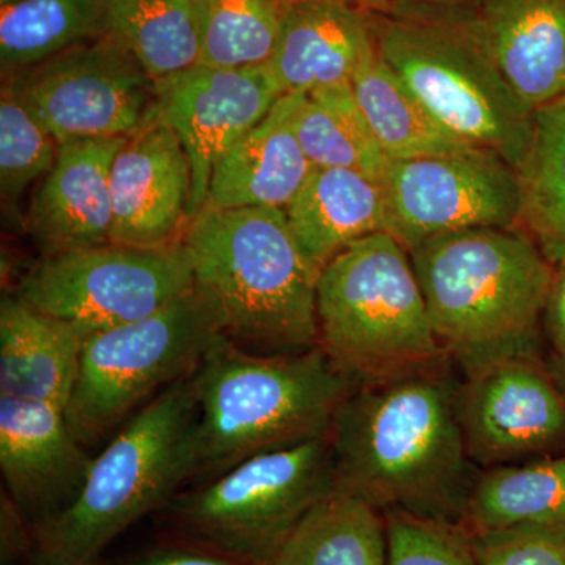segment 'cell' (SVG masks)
<instances>
[{
    "label": "cell",
    "mask_w": 565,
    "mask_h": 565,
    "mask_svg": "<svg viewBox=\"0 0 565 565\" xmlns=\"http://www.w3.org/2000/svg\"><path fill=\"white\" fill-rule=\"evenodd\" d=\"M455 364L355 386L338 405L329 441L337 489L385 512L462 523L479 470L457 416Z\"/></svg>",
    "instance_id": "obj_1"
},
{
    "label": "cell",
    "mask_w": 565,
    "mask_h": 565,
    "mask_svg": "<svg viewBox=\"0 0 565 565\" xmlns=\"http://www.w3.org/2000/svg\"><path fill=\"white\" fill-rule=\"evenodd\" d=\"M408 253L435 337L460 374L539 356L555 266L526 233L462 230Z\"/></svg>",
    "instance_id": "obj_2"
},
{
    "label": "cell",
    "mask_w": 565,
    "mask_h": 565,
    "mask_svg": "<svg viewBox=\"0 0 565 565\" xmlns=\"http://www.w3.org/2000/svg\"><path fill=\"white\" fill-rule=\"evenodd\" d=\"M193 382L200 482L253 456L329 437L338 405L355 388L318 345L299 353H258L225 332L204 353Z\"/></svg>",
    "instance_id": "obj_3"
},
{
    "label": "cell",
    "mask_w": 565,
    "mask_h": 565,
    "mask_svg": "<svg viewBox=\"0 0 565 565\" xmlns=\"http://www.w3.org/2000/svg\"><path fill=\"white\" fill-rule=\"evenodd\" d=\"M377 52L405 87L457 139L522 166L534 114L505 81L473 7L397 0L374 13Z\"/></svg>",
    "instance_id": "obj_4"
},
{
    "label": "cell",
    "mask_w": 565,
    "mask_h": 565,
    "mask_svg": "<svg viewBox=\"0 0 565 565\" xmlns=\"http://www.w3.org/2000/svg\"><path fill=\"white\" fill-rule=\"evenodd\" d=\"M182 244L195 282L221 305L226 334L258 353L318 345L316 297L322 270L305 255L278 207H203Z\"/></svg>",
    "instance_id": "obj_5"
},
{
    "label": "cell",
    "mask_w": 565,
    "mask_h": 565,
    "mask_svg": "<svg viewBox=\"0 0 565 565\" xmlns=\"http://www.w3.org/2000/svg\"><path fill=\"white\" fill-rule=\"evenodd\" d=\"M196 415L193 374L134 414L95 457L73 504L32 527L33 563L98 565L118 535L143 516L161 512L195 479Z\"/></svg>",
    "instance_id": "obj_6"
},
{
    "label": "cell",
    "mask_w": 565,
    "mask_h": 565,
    "mask_svg": "<svg viewBox=\"0 0 565 565\" xmlns=\"http://www.w3.org/2000/svg\"><path fill=\"white\" fill-rule=\"evenodd\" d=\"M318 348L355 386L449 366L435 337L411 253L381 232L323 267L316 297Z\"/></svg>",
    "instance_id": "obj_7"
},
{
    "label": "cell",
    "mask_w": 565,
    "mask_h": 565,
    "mask_svg": "<svg viewBox=\"0 0 565 565\" xmlns=\"http://www.w3.org/2000/svg\"><path fill=\"white\" fill-rule=\"evenodd\" d=\"M337 489L329 437L253 456L182 490L161 512L163 537L243 565H270L303 516Z\"/></svg>",
    "instance_id": "obj_8"
},
{
    "label": "cell",
    "mask_w": 565,
    "mask_h": 565,
    "mask_svg": "<svg viewBox=\"0 0 565 565\" xmlns=\"http://www.w3.org/2000/svg\"><path fill=\"white\" fill-rule=\"evenodd\" d=\"M223 332L221 305L195 282L147 318L92 334L65 408L71 433L84 446L98 444L129 414L195 373Z\"/></svg>",
    "instance_id": "obj_9"
},
{
    "label": "cell",
    "mask_w": 565,
    "mask_h": 565,
    "mask_svg": "<svg viewBox=\"0 0 565 565\" xmlns=\"http://www.w3.org/2000/svg\"><path fill=\"white\" fill-rule=\"evenodd\" d=\"M193 285L182 241L162 248L107 244L44 255L22 275L17 296L88 338L147 318Z\"/></svg>",
    "instance_id": "obj_10"
},
{
    "label": "cell",
    "mask_w": 565,
    "mask_h": 565,
    "mask_svg": "<svg viewBox=\"0 0 565 565\" xmlns=\"http://www.w3.org/2000/svg\"><path fill=\"white\" fill-rule=\"evenodd\" d=\"M2 90L24 104L58 143L128 139L158 120L156 81L104 35L11 74Z\"/></svg>",
    "instance_id": "obj_11"
},
{
    "label": "cell",
    "mask_w": 565,
    "mask_h": 565,
    "mask_svg": "<svg viewBox=\"0 0 565 565\" xmlns=\"http://www.w3.org/2000/svg\"><path fill=\"white\" fill-rule=\"evenodd\" d=\"M381 184L385 233L408 252L441 234L520 223L519 174L486 148L390 162Z\"/></svg>",
    "instance_id": "obj_12"
},
{
    "label": "cell",
    "mask_w": 565,
    "mask_h": 565,
    "mask_svg": "<svg viewBox=\"0 0 565 565\" xmlns=\"http://www.w3.org/2000/svg\"><path fill=\"white\" fill-rule=\"evenodd\" d=\"M456 405L479 470L565 449V392L541 356H516L462 375Z\"/></svg>",
    "instance_id": "obj_13"
},
{
    "label": "cell",
    "mask_w": 565,
    "mask_h": 565,
    "mask_svg": "<svg viewBox=\"0 0 565 565\" xmlns=\"http://www.w3.org/2000/svg\"><path fill=\"white\" fill-rule=\"evenodd\" d=\"M158 120L180 137L192 167L189 218L206 204L215 166L285 95L267 65L192 68L156 82Z\"/></svg>",
    "instance_id": "obj_14"
},
{
    "label": "cell",
    "mask_w": 565,
    "mask_h": 565,
    "mask_svg": "<svg viewBox=\"0 0 565 565\" xmlns=\"http://www.w3.org/2000/svg\"><path fill=\"white\" fill-rule=\"evenodd\" d=\"M110 244L162 248L189 222L192 167L180 137L161 120L128 137L110 169Z\"/></svg>",
    "instance_id": "obj_15"
},
{
    "label": "cell",
    "mask_w": 565,
    "mask_h": 565,
    "mask_svg": "<svg viewBox=\"0 0 565 565\" xmlns=\"http://www.w3.org/2000/svg\"><path fill=\"white\" fill-rule=\"evenodd\" d=\"M93 457L76 440L65 411L0 396V471L6 492L32 527L65 511L79 497Z\"/></svg>",
    "instance_id": "obj_16"
},
{
    "label": "cell",
    "mask_w": 565,
    "mask_h": 565,
    "mask_svg": "<svg viewBox=\"0 0 565 565\" xmlns=\"http://www.w3.org/2000/svg\"><path fill=\"white\" fill-rule=\"evenodd\" d=\"M125 141L117 137L61 143L29 211V230L44 255L110 244V169Z\"/></svg>",
    "instance_id": "obj_17"
},
{
    "label": "cell",
    "mask_w": 565,
    "mask_h": 565,
    "mask_svg": "<svg viewBox=\"0 0 565 565\" xmlns=\"http://www.w3.org/2000/svg\"><path fill=\"white\" fill-rule=\"evenodd\" d=\"M377 54L373 14L341 3L296 0L267 66L285 93L349 84Z\"/></svg>",
    "instance_id": "obj_18"
},
{
    "label": "cell",
    "mask_w": 565,
    "mask_h": 565,
    "mask_svg": "<svg viewBox=\"0 0 565 565\" xmlns=\"http://www.w3.org/2000/svg\"><path fill=\"white\" fill-rule=\"evenodd\" d=\"M307 93H285L266 118L215 166L204 207H278L302 191L315 166L297 137V109Z\"/></svg>",
    "instance_id": "obj_19"
},
{
    "label": "cell",
    "mask_w": 565,
    "mask_h": 565,
    "mask_svg": "<svg viewBox=\"0 0 565 565\" xmlns=\"http://www.w3.org/2000/svg\"><path fill=\"white\" fill-rule=\"evenodd\" d=\"M473 9L501 73L531 110L565 99V0H482Z\"/></svg>",
    "instance_id": "obj_20"
},
{
    "label": "cell",
    "mask_w": 565,
    "mask_h": 565,
    "mask_svg": "<svg viewBox=\"0 0 565 565\" xmlns=\"http://www.w3.org/2000/svg\"><path fill=\"white\" fill-rule=\"evenodd\" d=\"M87 338L70 323L25 303L17 294L0 302V396L65 411L76 385Z\"/></svg>",
    "instance_id": "obj_21"
},
{
    "label": "cell",
    "mask_w": 565,
    "mask_h": 565,
    "mask_svg": "<svg viewBox=\"0 0 565 565\" xmlns=\"http://www.w3.org/2000/svg\"><path fill=\"white\" fill-rule=\"evenodd\" d=\"M285 214L305 255L322 270L349 245L385 232L384 189L356 170L315 167Z\"/></svg>",
    "instance_id": "obj_22"
},
{
    "label": "cell",
    "mask_w": 565,
    "mask_h": 565,
    "mask_svg": "<svg viewBox=\"0 0 565 565\" xmlns=\"http://www.w3.org/2000/svg\"><path fill=\"white\" fill-rule=\"evenodd\" d=\"M460 525L470 534L565 526V452L481 470Z\"/></svg>",
    "instance_id": "obj_23"
},
{
    "label": "cell",
    "mask_w": 565,
    "mask_h": 565,
    "mask_svg": "<svg viewBox=\"0 0 565 565\" xmlns=\"http://www.w3.org/2000/svg\"><path fill=\"white\" fill-rule=\"evenodd\" d=\"M270 565H388L385 516L334 489L303 516Z\"/></svg>",
    "instance_id": "obj_24"
},
{
    "label": "cell",
    "mask_w": 565,
    "mask_h": 565,
    "mask_svg": "<svg viewBox=\"0 0 565 565\" xmlns=\"http://www.w3.org/2000/svg\"><path fill=\"white\" fill-rule=\"evenodd\" d=\"M352 88L390 162L430 158L473 147L435 121L379 52L356 71Z\"/></svg>",
    "instance_id": "obj_25"
},
{
    "label": "cell",
    "mask_w": 565,
    "mask_h": 565,
    "mask_svg": "<svg viewBox=\"0 0 565 565\" xmlns=\"http://www.w3.org/2000/svg\"><path fill=\"white\" fill-rule=\"evenodd\" d=\"M103 35L128 51L156 82L200 62L192 0H104Z\"/></svg>",
    "instance_id": "obj_26"
},
{
    "label": "cell",
    "mask_w": 565,
    "mask_h": 565,
    "mask_svg": "<svg viewBox=\"0 0 565 565\" xmlns=\"http://www.w3.org/2000/svg\"><path fill=\"white\" fill-rule=\"evenodd\" d=\"M520 223L553 266L565 263V102L535 110L522 166Z\"/></svg>",
    "instance_id": "obj_27"
},
{
    "label": "cell",
    "mask_w": 565,
    "mask_h": 565,
    "mask_svg": "<svg viewBox=\"0 0 565 565\" xmlns=\"http://www.w3.org/2000/svg\"><path fill=\"white\" fill-rule=\"evenodd\" d=\"M294 126L315 167L356 170L379 181L384 177L390 159L367 125L352 82L303 95Z\"/></svg>",
    "instance_id": "obj_28"
},
{
    "label": "cell",
    "mask_w": 565,
    "mask_h": 565,
    "mask_svg": "<svg viewBox=\"0 0 565 565\" xmlns=\"http://www.w3.org/2000/svg\"><path fill=\"white\" fill-rule=\"evenodd\" d=\"M104 0H17L0 9V66L20 73L103 36Z\"/></svg>",
    "instance_id": "obj_29"
},
{
    "label": "cell",
    "mask_w": 565,
    "mask_h": 565,
    "mask_svg": "<svg viewBox=\"0 0 565 565\" xmlns=\"http://www.w3.org/2000/svg\"><path fill=\"white\" fill-rule=\"evenodd\" d=\"M200 32L199 65L247 68L273 58L296 0H192Z\"/></svg>",
    "instance_id": "obj_30"
},
{
    "label": "cell",
    "mask_w": 565,
    "mask_h": 565,
    "mask_svg": "<svg viewBox=\"0 0 565 565\" xmlns=\"http://www.w3.org/2000/svg\"><path fill=\"white\" fill-rule=\"evenodd\" d=\"M61 143L9 92L0 98V191L6 202L51 172Z\"/></svg>",
    "instance_id": "obj_31"
},
{
    "label": "cell",
    "mask_w": 565,
    "mask_h": 565,
    "mask_svg": "<svg viewBox=\"0 0 565 565\" xmlns=\"http://www.w3.org/2000/svg\"><path fill=\"white\" fill-rule=\"evenodd\" d=\"M388 565H478L471 534L460 523L385 512Z\"/></svg>",
    "instance_id": "obj_32"
},
{
    "label": "cell",
    "mask_w": 565,
    "mask_h": 565,
    "mask_svg": "<svg viewBox=\"0 0 565 565\" xmlns=\"http://www.w3.org/2000/svg\"><path fill=\"white\" fill-rule=\"evenodd\" d=\"M478 565H565V526L522 525L471 534Z\"/></svg>",
    "instance_id": "obj_33"
},
{
    "label": "cell",
    "mask_w": 565,
    "mask_h": 565,
    "mask_svg": "<svg viewBox=\"0 0 565 565\" xmlns=\"http://www.w3.org/2000/svg\"><path fill=\"white\" fill-rule=\"evenodd\" d=\"M35 559V539L31 522L25 519L9 494L0 498V561L2 565L28 564Z\"/></svg>",
    "instance_id": "obj_34"
},
{
    "label": "cell",
    "mask_w": 565,
    "mask_h": 565,
    "mask_svg": "<svg viewBox=\"0 0 565 565\" xmlns=\"http://www.w3.org/2000/svg\"><path fill=\"white\" fill-rule=\"evenodd\" d=\"M121 565H243L228 557L217 555L184 544V542L172 541L163 537L159 544L148 546L136 555L129 557Z\"/></svg>",
    "instance_id": "obj_35"
},
{
    "label": "cell",
    "mask_w": 565,
    "mask_h": 565,
    "mask_svg": "<svg viewBox=\"0 0 565 565\" xmlns=\"http://www.w3.org/2000/svg\"><path fill=\"white\" fill-rule=\"evenodd\" d=\"M542 329L556 355L565 353V263L555 266V275L546 297Z\"/></svg>",
    "instance_id": "obj_36"
},
{
    "label": "cell",
    "mask_w": 565,
    "mask_h": 565,
    "mask_svg": "<svg viewBox=\"0 0 565 565\" xmlns=\"http://www.w3.org/2000/svg\"><path fill=\"white\" fill-rule=\"evenodd\" d=\"M315 2L341 3V6L353 7L366 11V13H385L397 0H315Z\"/></svg>",
    "instance_id": "obj_37"
},
{
    "label": "cell",
    "mask_w": 565,
    "mask_h": 565,
    "mask_svg": "<svg viewBox=\"0 0 565 565\" xmlns=\"http://www.w3.org/2000/svg\"><path fill=\"white\" fill-rule=\"evenodd\" d=\"M553 374H555L556 381L559 382L561 388L565 392V353L556 355L555 373Z\"/></svg>",
    "instance_id": "obj_38"
},
{
    "label": "cell",
    "mask_w": 565,
    "mask_h": 565,
    "mask_svg": "<svg viewBox=\"0 0 565 565\" xmlns=\"http://www.w3.org/2000/svg\"><path fill=\"white\" fill-rule=\"evenodd\" d=\"M433 2L445 3V6L476 7L479 6L482 0H433Z\"/></svg>",
    "instance_id": "obj_39"
},
{
    "label": "cell",
    "mask_w": 565,
    "mask_h": 565,
    "mask_svg": "<svg viewBox=\"0 0 565 565\" xmlns=\"http://www.w3.org/2000/svg\"><path fill=\"white\" fill-rule=\"evenodd\" d=\"M11 2H17V0H0V7L9 6Z\"/></svg>",
    "instance_id": "obj_40"
},
{
    "label": "cell",
    "mask_w": 565,
    "mask_h": 565,
    "mask_svg": "<svg viewBox=\"0 0 565 565\" xmlns=\"http://www.w3.org/2000/svg\"><path fill=\"white\" fill-rule=\"evenodd\" d=\"M25 565H55V564H51V563H41V561H35V563L25 564Z\"/></svg>",
    "instance_id": "obj_41"
},
{
    "label": "cell",
    "mask_w": 565,
    "mask_h": 565,
    "mask_svg": "<svg viewBox=\"0 0 565 565\" xmlns=\"http://www.w3.org/2000/svg\"><path fill=\"white\" fill-rule=\"evenodd\" d=\"M564 102H565V99H564Z\"/></svg>",
    "instance_id": "obj_42"
}]
</instances>
